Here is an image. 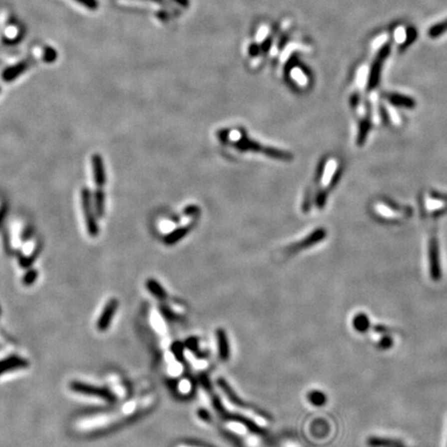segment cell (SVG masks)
Returning a JSON list of instances; mask_svg holds the SVG:
<instances>
[{
    "label": "cell",
    "instance_id": "obj_11",
    "mask_svg": "<svg viewBox=\"0 0 447 447\" xmlns=\"http://www.w3.org/2000/svg\"><path fill=\"white\" fill-rule=\"evenodd\" d=\"M216 337H218V346H219V353L223 360H227L229 357V343L225 331L222 329H219L216 333Z\"/></svg>",
    "mask_w": 447,
    "mask_h": 447
},
{
    "label": "cell",
    "instance_id": "obj_6",
    "mask_svg": "<svg viewBox=\"0 0 447 447\" xmlns=\"http://www.w3.org/2000/svg\"><path fill=\"white\" fill-rule=\"evenodd\" d=\"M82 205H83V210H84V214H85V222H86V226H87L88 233L91 236H95L97 234V227H96L95 220L93 218V214L91 211L90 199H89L87 190H83V192H82Z\"/></svg>",
    "mask_w": 447,
    "mask_h": 447
},
{
    "label": "cell",
    "instance_id": "obj_10",
    "mask_svg": "<svg viewBox=\"0 0 447 447\" xmlns=\"http://www.w3.org/2000/svg\"><path fill=\"white\" fill-rule=\"evenodd\" d=\"M387 53H388V49H387V48L383 49V50L381 51L379 57L377 58L376 62H375V64H374V66H373L372 73H371V76H370V80H369V87H370V88L375 87V86H376V84H377V82H378L379 74H380V69H381V65H382V61L384 60V58L386 57Z\"/></svg>",
    "mask_w": 447,
    "mask_h": 447
},
{
    "label": "cell",
    "instance_id": "obj_23",
    "mask_svg": "<svg viewBox=\"0 0 447 447\" xmlns=\"http://www.w3.org/2000/svg\"><path fill=\"white\" fill-rule=\"evenodd\" d=\"M375 330H376V333H379V334L387 333V329L385 327H383V326H376V327H375Z\"/></svg>",
    "mask_w": 447,
    "mask_h": 447
},
{
    "label": "cell",
    "instance_id": "obj_9",
    "mask_svg": "<svg viewBox=\"0 0 447 447\" xmlns=\"http://www.w3.org/2000/svg\"><path fill=\"white\" fill-rule=\"evenodd\" d=\"M367 444L369 447H401V446H404L403 442L398 439L377 437V436L369 437L367 440Z\"/></svg>",
    "mask_w": 447,
    "mask_h": 447
},
{
    "label": "cell",
    "instance_id": "obj_13",
    "mask_svg": "<svg viewBox=\"0 0 447 447\" xmlns=\"http://www.w3.org/2000/svg\"><path fill=\"white\" fill-rule=\"evenodd\" d=\"M387 97H388L389 102L394 104L395 106H401V107H413L414 106L413 100L405 95L398 94V93H391V94H388Z\"/></svg>",
    "mask_w": 447,
    "mask_h": 447
},
{
    "label": "cell",
    "instance_id": "obj_3",
    "mask_svg": "<svg viewBox=\"0 0 447 447\" xmlns=\"http://www.w3.org/2000/svg\"><path fill=\"white\" fill-rule=\"evenodd\" d=\"M69 387L71 391L77 393V394H80V395L88 396V397H95L97 399H102L107 402H113L115 400V397L113 396V394L110 391H108L107 388H104V387H98V386H94L91 384L79 382V381L71 382Z\"/></svg>",
    "mask_w": 447,
    "mask_h": 447
},
{
    "label": "cell",
    "instance_id": "obj_8",
    "mask_svg": "<svg viewBox=\"0 0 447 447\" xmlns=\"http://www.w3.org/2000/svg\"><path fill=\"white\" fill-rule=\"evenodd\" d=\"M447 205L446 200H441L439 197H435L431 194H428L424 197V210L427 214L440 213L443 209H445Z\"/></svg>",
    "mask_w": 447,
    "mask_h": 447
},
{
    "label": "cell",
    "instance_id": "obj_18",
    "mask_svg": "<svg viewBox=\"0 0 447 447\" xmlns=\"http://www.w3.org/2000/svg\"><path fill=\"white\" fill-rule=\"evenodd\" d=\"M395 37H396V40L398 41V42H404L405 41L406 39H407V32H406V30H405V28L404 27H399L398 29L396 30V34H395Z\"/></svg>",
    "mask_w": 447,
    "mask_h": 447
},
{
    "label": "cell",
    "instance_id": "obj_12",
    "mask_svg": "<svg viewBox=\"0 0 447 447\" xmlns=\"http://www.w3.org/2000/svg\"><path fill=\"white\" fill-rule=\"evenodd\" d=\"M353 327L358 333H366L370 328V320L366 314L359 313L353 318Z\"/></svg>",
    "mask_w": 447,
    "mask_h": 447
},
{
    "label": "cell",
    "instance_id": "obj_14",
    "mask_svg": "<svg viewBox=\"0 0 447 447\" xmlns=\"http://www.w3.org/2000/svg\"><path fill=\"white\" fill-rule=\"evenodd\" d=\"M324 235H325L324 230H319V231H316L315 233L311 234L308 238H305L304 241H301L299 244H296V246H294V249L296 250L298 247L299 248H307V247L313 246V244L320 241V239L322 237H324Z\"/></svg>",
    "mask_w": 447,
    "mask_h": 447
},
{
    "label": "cell",
    "instance_id": "obj_2",
    "mask_svg": "<svg viewBox=\"0 0 447 447\" xmlns=\"http://www.w3.org/2000/svg\"><path fill=\"white\" fill-rule=\"evenodd\" d=\"M92 170L93 178L95 183V209L96 213L102 216L104 213V193L103 187L105 184V171L103 161L100 155L95 154L92 156Z\"/></svg>",
    "mask_w": 447,
    "mask_h": 447
},
{
    "label": "cell",
    "instance_id": "obj_21",
    "mask_svg": "<svg viewBox=\"0 0 447 447\" xmlns=\"http://www.w3.org/2000/svg\"><path fill=\"white\" fill-rule=\"evenodd\" d=\"M36 271H30L29 273H28V275L24 278V280H23V282H24V284L25 285H30V284H32L33 282H34V280H35V278H36Z\"/></svg>",
    "mask_w": 447,
    "mask_h": 447
},
{
    "label": "cell",
    "instance_id": "obj_19",
    "mask_svg": "<svg viewBox=\"0 0 447 447\" xmlns=\"http://www.w3.org/2000/svg\"><path fill=\"white\" fill-rule=\"evenodd\" d=\"M76 1L79 2L80 4L86 6L88 9H92V10L96 9L98 6V3L96 0H76Z\"/></svg>",
    "mask_w": 447,
    "mask_h": 447
},
{
    "label": "cell",
    "instance_id": "obj_15",
    "mask_svg": "<svg viewBox=\"0 0 447 447\" xmlns=\"http://www.w3.org/2000/svg\"><path fill=\"white\" fill-rule=\"evenodd\" d=\"M446 31H447V19L431 27L429 29L428 34L432 38H436V37H439L442 34H444Z\"/></svg>",
    "mask_w": 447,
    "mask_h": 447
},
{
    "label": "cell",
    "instance_id": "obj_1",
    "mask_svg": "<svg viewBox=\"0 0 447 447\" xmlns=\"http://www.w3.org/2000/svg\"><path fill=\"white\" fill-rule=\"evenodd\" d=\"M220 387L222 389L223 394L225 395V403L229 409H231L233 412L238 413L246 417L247 420H250L253 424H255L259 428H266L268 425L267 418L258 411L247 407V405H243L241 402L235 397L234 393L229 385L225 382V380H220Z\"/></svg>",
    "mask_w": 447,
    "mask_h": 447
},
{
    "label": "cell",
    "instance_id": "obj_22",
    "mask_svg": "<svg viewBox=\"0 0 447 447\" xmlns=\"http://www.w3.org/2000/svg\"><path fill=\"white\" fill-rule=\"evenodd\" d=\"M177 447H207V446H203V445H200V444H192V443H190V444H180V445H178Z\"/></svg>",
    "mask_w": 447,
    "mask_h": 447
},
{
    "label": "cell",
    "instance_id": "obj_5",
    "mask_svg": "<svg viewBox=\"0 0 447 447\" xmlns=\"http://www.w3.org/2000/svg\"><path fill=\"white\" fill-rule=\"evenodd\" d=\"M118 306H119L118 300L115 298L111 299L106 305L105 309L103 310L102 314H100V317L96 322V328L99 331H105L110 327L111 322L114 318V315L118 310Z\"/></svg>",
    "mask_w": 447,
    "mask_h": 447
},
{
    "label": "cell",
    "instance_id": "obj_7",
    "mask_svg": "<svg viewBox=\"0 0 447 447\" xmlns=\"http://www.w3.org/2000/svg\"><path fill=\"white\" fill-rule=\"evenodd\" d=\"M28 365H29V363L26 359L18 355H12L7 358L1 359L0 360V376L7 372L25 369L28 367Z\"/></svg>",
    "mask_w": 447,
    "mask_h": 447
},
{
    "label": "cell",
    "instance_id": "obj_4",
    "mask_svg": "<svg viewBox=\"0 0 447 447\" xmlns=\"http://www.w3.org/2000/svg\"><path fill=\"white\" fill-rule=\"evenodd\" d=\"M429 267L430 276L433 281H439L442 278V269L440 263V254L438 244L435 240H432L429 248Z\"/></svg>",
    "mask_w": 447,
    "mask_h": 447
},
{
    "label": "cell",
    "instance_id": "obj_17",
    "mask_svg": "<svg viewBox=\"0 0 447 447\" xmlns=\"http://www.w3.org/2000/svg\"><path fill=\"white\" fill-rule=\"evenodd\" d=\"M186 231H187V229H186V228L179 229L177 232L171 234V235L168 237L169 240H167V242H169V243H174V242H176L179 238H181V237H183V236L185 235Z\"/></svg>",
    "mask_w": 447,
    "mask_h": 447
},
{
    "label": "cell",
    "instance_id": "obj_16",
    "mask_svg": "<svg viewBox=\"0 0 447 447\" xmlns=\"http://www.w3.org/2000/svg\"><path fill=\"white\" fill-rule=\"evenodd\" d=\"M310 401L316 406H322L326 402V397L321 392H313L310 394Z\"/></svg>",
    "mask_w": 447,
    "mask_h": 447
},
{
    "label": "cell",
    "instance_id": "obj_20",
    "mask_svg": "<svg viewBox=\"0 0 447 447\" xmlns=\"http://www.w3.org/2000/svg\"><path fill=\"white\" fill-rule=\"evenodd\" d=\"M393 344H394L393 338H392V337H389V336H385V337H383L382 340L380 341L379 346H380V347H381L382 349H388V348H391V347H392Z\"/></svg>",
    "mask_w": 447,
    "mask_h": 447
},
{
    "label": "cell",
    "instance_id": "obj_24",
    "mask_svg": "<svg viewBox=\"0 0 447 447\" xmlns=\"http://www.w3.org/2000/svg\"><path fill=\"white\" fill-rule=\"evenodd\" d=\"M401 447H405V445H404V446H401Z\"/></svg>",
    "mask_w": 447,
    "mask_h": 447
}]
</instances>
